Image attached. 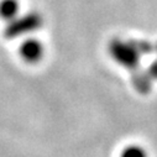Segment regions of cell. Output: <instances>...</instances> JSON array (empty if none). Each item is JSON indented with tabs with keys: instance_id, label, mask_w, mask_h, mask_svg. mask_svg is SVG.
<instances>
[{
	"instance_id": "obj_1",
	"label": "cell",
	"mask_w": 157,
	"mask_h": 157,
	"mask_svg": "<svg viewBox=\"0 0 157 157\" xmlns=\"http://www.w3.org/2000/svg\"><path fill=\"white\" fill-rule=\"evenodd\" d=\"M41 24H42L41 16L36 13H31L21 17H15L14 20L9 21L8 26L5 27L4 35L8 38H15L27 32L35 31L36 29L41 26Z\"/></svg>"
},
{
	"instance_id": "obj_2",
	"label": "cell",
	"mask_w": 157,
	"mask_h": 157,
	"mask_svg": "<svg viewBox=\"0 0 157 157\" xmlns=\"http://www.w3.org/2000/svg\"><path fill=\"white\" fill-rule=\"evenodd\" d=\"M44 53H45L44 45L41 44V41L36 40V38H29V40L24 41L20 46L21 58L30 64L40 62Z\"/></svg>"
},
{
	"instance_id": "obj_3",
	"label": "cell",
	"mask_w": 157,
	"mask_h": 157,
	"mask_svg": "<svg viewBox=\"0 0 157 157\" xmlns=\"http://www.w3.org/2000/svg\"><path fill=\"white\" fill-rule=\"evenodd\" d=\"M19 8L20 5L17 0H2L0 2V17L6 21L14 20L19 13Z\"/></svg>"
},
{
	"instance_id": "obj_4",
	"label": "cell",
	"mask_w": 157,
	"mask_h": 157,
	"mask_svg": "<svg viewBox=\"0 0 157 157\" xmlns=\"http://www.w3.org/2000/svg\"><path fill=\"white\" fill-rule=\"evenodd\" d=\"M121 157H147V155L140 146H129L121 152Z\"/></svg>"
}]
</instances>
